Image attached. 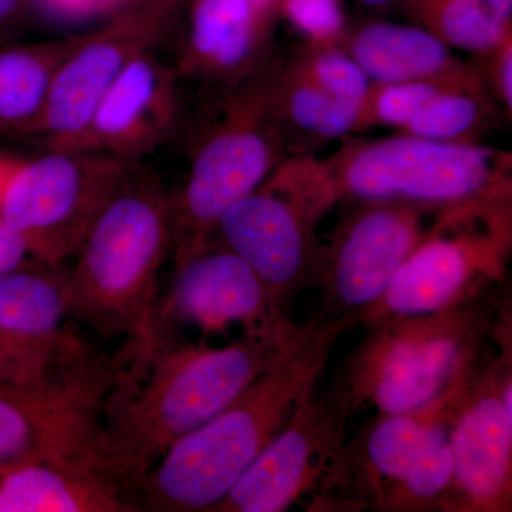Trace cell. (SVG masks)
Returning a JSON list of instances; mask_svg holds the SVG:
<instances>
[{
	"label": "cell",
	"mask_w": 512,
	"mask_h": 512,
	"mask_svg": "<svg viewBox=\"0 0 512 512\" xmlns=\"http://www.w3.org/2000/svg\"><path fill=\"white\" fill-rule=\"evenodd\" d=\"M305 326L291 323L244 333L222 348H164L160 342L146 356L121 355L101 409L100 448L106 476L136 500L138 487L165 451L217 416L281 362L301 339Z\"/></svg>",
	"instance_id": "1"
},
{
	"label": "cell",
	"mask_w": 512,
	"mask_h": 512,
	"mask_svg": "<svg viewBox=\"0 0 512 512\" xmlns=\"http://www.w3.org/2000/svg\"><path fill=\"white\" fill-rule=\"evenodd\" d=\"M346 318L320 315L291 352L217 416L175 441L138 487L140 511L211 512L318 387Z\"/></svg>",
	"instance_id": "2"
},
{
	"label": "cell",
	"mask_w": 512,
	"mask_h": 512,
	"mask_svg": "<svg viewBox=\"0 0 512 512\" xmlns=\"http://www.w3.org/2000/svg\"><path fill=\"white\" fill-rule=\"evenodd\" d=\"M171 242V197L138 167L101 211L64 275L66 319L103 339H123L128 359L148 355L161 342L157 285Z\"/></svg>",
	"instance_id": "3"
},
{
	"label": "cell",
	"mask_w": 512,
	"mask_h": 512,
	"mask_svg": "<svg viewBox=\"0 0 512 512\" xmlns=\"http://www.w3.org/2000/svg\"><path fill=\"white\" fill-rule=\"evenodd\" d=\"M483 296L443 311L392 316L365 326V338L329 384L350 413L413 412L466 382L495 332Z\"/></svg>",
	"instance_id": "4"
},
{
	"label": "cell",
	"mask_w": 512,
	"mask_h": 512,
	"mask_svg": "<svg viewBox=\"0 0 512 512\" xmlns=\"http://www.w3.org/2000/svg\"><path fill=\"white\" fill-rule=\"evenodd\" d=\"M468 379L421 409L377 414L339 448L316 488L318 505L352 511L440 510L453 481L451 430Z\"/></svg>",
	"instance_id": "5"
},
{
	"label": "cell",
	"mask_w": 512,
	"mask_h": 512,
	"mask_svg": "<svg viewBox=\"0 0 512 512\" xmlns=\"http://www.w3.org/2000/svg\"><path fill=\"white\" fill-rule=\"evenodd\" d=\"M227 90L220 113L192 146L184 187L171 197L174 271L211 248L224 212L284 160L282 128L269 97V66Z\"/></svg>",
	"instance_id": "6"
},
{
	"label": "cell",
	"mask_w": 512,
	"mask_h": 512,
	"mask_svg": "<svg viewBox=\"0 0 512 512\" xmlns=\"http://www.w3.org/2000/svg\"><path fill=\"white\" fill-rule=\"evenodd\" d=\"M340 201L448 205L512 200L511 154L410 134L352 141L322 160Z\"/></svg>",
	"instance_id": "7"
},
{
	"label": "cell",
	"mask_w": 512,
	"mask_h": 512,
	"mask_svg": "<svg viewBox=\"0 0 512 512\" xmlns=\"http://www.w3.org/2000/svg\"><path fill=\"white\" fill-rule=\"evenodd\" d=\"M336 204L323 161L301 156L282 160L218 221L215 235L254 269L284 319L292 320L296 296L312 286L320 244L316 228Z\"/></svg>",
	"instance_id": "8"
},
{
	"label": "cell",
	"mask_w": 512,
	"mask_h": 512,
	"mask_svg": "<svg viewBox=\"0 0 512 512\" xmlns=\"http://www.w3.org/2000/svg\"><path fill=\"white\" fill-rule=\"evenodd\" d=\"M511 251L512 200L450 205L394 274L382 298L359 316L356 328L478 298L485 286L503 281Z\"/></svg>",
	"instance_id": "9"
},
{
	"label": "cell",
	"mask_w": 512,
	"mask_h": 512,
	"mask_svg": "<svg viewBox=\"0 0 512 512\" xmlns=\"http://www.w3.org/2000/svg\"><path fill=\"white\" fill-rule=\"evenodd\" d=\"M120 363L92 352L46 382L0 384V471L45 464L107 477L101 409Z\"/></svg>",
	"instance_id": "10"
},
{
	"label": "cell",
	"mask_w": 512,
	"mask_h": 512,
	"mask_svg": "<svg viewBox=\"0 0 512 512\" xmlns=\"http://www.w3.org/2000/svg\"><path fill=\"white\" fill-rule=\"evenodd\" d=\"M140 164L89 150H45L20 161L0 220L25 239L36 264L62 268Z\"/></svg>",
	"instance_id": "11"
},
{
	"label": "cell",
	"mask_w": 512,
	"mask_h": 512,
	"mask_svg": "<svg viewBox=\"0 0 512 512\" xmlns=\"http://www.w3.org/2000/svg\"><path fill=\"white\" fill-rule=\"evenodd\" d=\"M353 202L326 244H319L312 286L322 292L325 315L349 319L355 329L359 316L382 298L394 274L446 207L407 201Z\"/></svg>",
	"instance_id": "12"
},
{
	"label": "cell",
	"mask_w": 512,
	"mask_h": 512,
	"mask_svg": "<svg viewBox=\"0 0 512 512\" xmlns=\"http://www.w3.org/2000/svg\"><path fill=\"white\" fill-rule=\"evenodd\" d=\"M184 3H127L101 28L83 33L57 67L45 106L22 138L45 150H73L101 99L141 52L156 49L174 28Z\"/></svg>",
	"instance_id": "13"
},
{
	"label": "cell",
	"mask_w": 512,
	"mask_h": 512,
	"mask_svg": "<svg viewBox=\"0 0 512 512\" xmlns=\"http://www.w3.org/2000/svg\"><path fill=\"white\" fill-rule=\"evenodd\" d=\"M501 325L500 353L483 357L457 403L451 430L453 481L441 511H511V333Z\"/></svg>",
	"instance_id": "14"
},
{
	"label": "cell",
	"mask_w": 512,
	"mask_h": 512,
	"mask_svg": "<svg viewBox=\"0 0 512 512\" xmlns=\"http://www.w3.org/2000/svg\"><path fill=\"white\" fill-rule=\"evenodd\" d=\"M352 416L332 387L312 390L288 426L211 512H281L316 491Z\"/></svg>",
	"instance_id": "15"
},
{
	"label": "cell",
	"mask_w": 512,
	"mask_h": 512,
	"mask_svg": "<svg viewBox=\"0 0 512 512\" xmlns=\"http://www.w3.org/2000/svg\"><path fill=\"white\" fill-rule=\"evenodd\" d=\"M66 271L32 264L0 274V384H37L93 352L66 329Z\"/></svg>",
	"instance_id": "16"
},
{
	"label": "cell",
	"mask_w": 512,
	"mask_h": 512,
	"mask_svg": "<svg viewBox=\"0 0 512 512\" xmlns=\"http://www.w3.org/2000/svg\"><path fill=\"white\" fill-rule=\"evenodd\" d=\"M180 323L211 336L241 326L261 333L291 325L275 311L265 285L244 261L227 248H208L175 269L173 286L158 320Z\"/></svg>",
	"instance_id": "17"
},
{
	"label": "cell",
	"mask_w": 512,
	"mask_h": 512,
	"mask_svg": "<svg viewBox=\"0 0 512 512\" xmlns=\"http://www.w3.org/2000/svg\"><path fill=\"white\" fill-rule=\"evenodd\" d=\"M178 80L174 67L154 49L144 50L101 99L73 150L99 151L140 164L173 137L180 117Z\"/></svg>",
	"instance_id": "18"
},
{
	"label": "cell",
	"mask_w": 512,
	"mask_h": 512,
	"mask_svg": "<svg viewBox=\"0 0 512 512\" xmlns=\"http://www.w3.org/2000/svg\"><path fill=\"white\" fill-rule=\"evenodd\" d=\"M187 29L178 79L200 80L229 89L268 64L278 15L254 0H184Z\"/></svg>",
	"instance_id": "19"
},
{
	"label": "cell",
	"mask_w": 512,
	"mask_h": 512,
	"mask_svg": "<svg viewBox=\"0 0 512 512\" xmlns=\"http://www.w3.org/2000/svg\"><path fill=\"white\" fill-rule=\"evenodd\" d=\"M339 46L377 83L434 79L464 63L440 37L414 23L366 20L348 26Z\"/></svg>",
	"instance_id": "20"
},
{
	"label": "cell",
	"mask_w": 512,
	"mask_h": 512,
	"mask_svg": "<svg viewBox=\"0 0 512 512\" xmlns=\"http://www.w3.org/2000/svg\"><path fill=\"white\" fill-rule=\"evenodd\" d=\"M134 498L90 471L33 464L0 471V512H137Z\"/></svg>",
	"instance_id": "21"
},
{
	"label": "cell",
	"mask_w": 512,
	"mask_h": 512,
	"mask_svg": "<svg viewBox=\"0 0 512 512\" xmlns=\"http://www.w3.org/2000/svg\"><path fill=\"white\" fill-rule=\"evenodd\" d=\"M82 35L0 45V137H23L37 119L57 67Z\"/></svg>",
	"instance_id": "22"
},
{
	"label": "cell",
	"mask_w": 512,
	"mask_h": 512,
	"mask_svg": "<svg viewBox=\"0 0 512 512\" xmlns=\"http://www.w3.org/2000/svg\"><path fill=\"white\" fill-rule=\"evenodd\" d=\"M393 6L451 49L476 56L512 33V0H393Z\"/></svg>",
	"instance_id": "23"
},
{
	"label": "cell",
	"mask_w": 512,
	"mask_h": 512,
	"mask_svg": "<svg viewBox=\"0 0 512 512\" xmlns=\"http://www.w3.org/2000/svg\"><path fill=\"white\" fill-rule=\"evenodd\" d=\"M495 103L476 64H467L417 110L399 133L444 143H474L495 113Z\"/></svg>",
	"instance_id": "24"
},
{
	"label": "cell",
	"mask_w": 512,
	"mask_h": 512,
	"mask_svg": "<svg viewBox=\"0 0 512 512\" xmlns=\"http://www.w3.org/2000/svg\"><path fill=\"white\" fill-rule=\"evenodd\" d=\"M269 97L281 128H293L319 140L355 133L360 104L330 96L285 64L269 67Z\"/></svg>",
	"instance_id": "25"
},
{
	"label": "cell",
	"mask_w": 512,
	"mask_h": 512,
	"mask_svg": "<svg viewBox=\"0 0 512 512\" xmlns=\"http://www.w3.org/2000/svg\"><path fill=\"white\" fill-rule=\"evenodd\" d=\"M463 63L450 73L426 80L412 82L377 83L370 82L369 89L360 104L355 133L373 127L397 128L402 130L417 110L443 89L458 73L466 69Z\"/></svg>",
	"instance_id": "26"
},
{
	"label": "cell",
	"mask_w": 512,
	"mask_h": 512,
	"mask_svg": "<svg viewBox=\"0 0 512 512\" xmlns=\"http://www.w3.org/2000/svg\"><path fill=\"white\" fill-rule=\"evenodd\" d=\"M286 67L336 99L362 104L370 80L340 46L305 43Z\"/></svg>",
	"instance_id": "27"
},
{
	"label": "cell",
	"mask_w": 512,
	"mask_h": 512,
	"mask_svg": "<svg viewBox=\"0 0 512 512\" xmlns=\"http://www.w3.org/2000/svg\"><path fill=\"white\" fill-rule=\"evenodd\" d=\"M275 9L311 45L339 46L349 26L343 0H275Z\"/></svg>",
	"instance_id": "28"
},
{
	"label": "cell",
	"mask_w": 512,
	"mask_h": 512,
	"mask_svg": "<svg viewBox=\"0 0 512 512\" xmlns=\"http://www.w3.org/2000/svg\"><path fill=\"white\" fill-rule=\"evenodd\" d=\"M484 60L476 64L495 103L503 107L512 116V33L501 40L497 46L480 55Z\"/></svg>",
	"instance_id": "29"
},
{
	"label": "cell",
	"mask_w": 512,
	"mask_h": 512,
	"mask_svg": "<svg viewBox=\"0 0 512 512\" xmlns=\"http://www.w3.org/2000/svg\"><path fill=\"white\" fill-rule=\"evenodd\" d=\"M36 264L25 239L6 222L0 220V274Z\"/></svg>",
	"instance_id": "30"
},
{
	"label": "cell",
	"mask_w": 512,
	"mask_h": 512,
	"mask_svg": "<svg viewBox=\"0 0 512 512\" xmlns=\"http://www.w3.org/2000/svg\"><path fill=\"white\" fill-rule=\"evenodd\" d=\"M39 2L57 15L76 18V16L92 15L101 10H119L126 5L127 0H39Z\"/></svg>",
	"instance_id": "31"
},
{
	"label": "cell",
	"mask_w": 512,
	"mask_h": 512,
	"mask_svg": "<svg viewBox=\"0 0 512 512\" xmlns=\"http://www.w3.org/2000/svg\"><path fill=\"white\" fill-rule=\"evenodd\" d=\"M33 0H0V35L18 26Z\"/></svg>",
	"instance_id": "32"
},
{
	"label": "cell",
	"mask_w": 512,
	"mask_h": 512,
	"mask_svg": "<svg viewBox=\"0 0 512 512\" xmlns=\"http://www.w3.org/2000/svg\"><path fill=\"white\" fill-rule=\"evenodd\" d=\"M20 161L22 160H19V158L0 154V205H2L3 195H5L6 188H8L13 174L18 170Z\"/></svg>",
	"instance_id": "33"
},
{
	"label": "cell",
	"mask_w": 512,
	"mask_h": 512,
	"mask_svg": "<svg viewBox=\"0 0 512 512\" xmlns=\"http://www.w3.org/2000/svg\"><path fill=\"white\" fill-rule=\"evenodd\" d=\"M357 2L373 9H386L393 6V0H357Z\"/></svg>",
	"instance_id": "34"
},
{
	"label": "cell",
	"mask_w": 512,
	"mask_h": 512,
	"mask_svg": "<svg viewBox=\"0 0 512 512\" xmlns=\"http://www.w3.org/2000/svg\"><path fill=\"white\" fill-rule=\"evenodd\" d=\"M150 2H164V0H127V3H150ZM167 2L184 3V0H167ZM127 3H126V5H127Z\"/></svg>",
	"instance_id": "35"
},
{
	"label": "cell",
	"mask_w": 512,
	"mask_h": 512,
	"mask_svg": "<svg viewBox=\"0 0 512 512\" xmlns=\"http://www.w3.org/2000/svg\"><path fill=\"white\" fill-rule=\"evenodd\" d=\"M254 2L259 3V5L266 6V8L275 9V0H254Z\"/></svg>",
	"instance_id": "36"
}]
</instances>
